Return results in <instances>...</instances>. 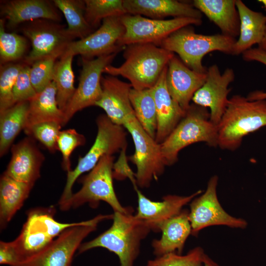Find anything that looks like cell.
<instances>
[{
  "instance_id": "1",
  "label": "cell",
  "mask_w": 266,
  "mask_h": 266,
  "mask_svg": "<svg viewBox=\"0 0 266 266\" xmlns=\"http://www.w3.org/2000/svg\"><path fill=\"white\" fill-rule=\"evenodd\" d=\"M174 55L152 43L130 44L124 49V62L119 66H107L103 73L127 79L134 89H150Z\"/></svg>"
},
{
  "instance_id": "2",
  "label": "cell",
  "mask_w": 266,
  "mask_h": 266,
  "mask_svg": "<svg viewBox=\"0 0 266 266\" xmlns=\"http://www.w3.org/2000/svg\"><path fill=\"white\" fill-rule=\"evenodd\" d=\"M132 211L114 212L110 228L94 239L82 243L78 253L96 247L104 248L118 256L120 266H133L141 241L151 229L143 220L133 215Z\"/></svg>"
},
{
  "instance_id": "3",
  "label": "cell",
  "mask_w": 266,
  "mask_h": 266,
  "mask_svg": "<svg viewBox=\"0 0 266 266\" xmlns=\"http://www.w3.org/2000/svg\"><path fill=\"white\" fill-rule=\"evenodd\" d=\"M266 126V100H249L241 95H234L229 99L217 125L218 146L235 150L244 137Z\"/></svg>"
},
{
  "instance_id": "4",
  "label": "cell",
  "mask_w": 266,
  "mask_h": 266,
  "mask_svg": "<svg viewBox=\"0 0 266 266\" xmlns=\"http://www.w3.org/2000/svg\"><path fill=\"white\" fill-rule=\"evenodd\" d=\"M236 41V38L222 33H198L192 26H188L175 31L157 46L176 53L191 69L206 73L207 68L202 63L203 57L214 51L233 55Z\"/></svg>"
},
{
  "instance_id": "5",
  "label": "cell",
  "mask_w": 266,
  "mask_h": 266,
  "mask_svg": "<svg viewBox=\"0 0 266 266\" xmlns=\"http://www.w3.org/2000/svg\"><path fill=\"white\" fill-rule=\"evenodd\" d=\"M199 142L211 147L218 146V127L210 121L207 108L193 103L175 129L160 144L166 166L174 164L183 148Z\"/></svg>"
},
{
  "instance_id": "6",
  "label": "cell",
  "mask_w": 266,
  "mask_h": 266,
  "mask_svg": "<svg viewBox=\"0 0 266 266\" xmlns=\"http://www.w3.org/2000/svg\"><path fill=\"white\" fill-rule=\"evenodd\" d=\"M96 123L98 131L93 144L83 157H79L75 168L67 172L66 181L58 202L60 209L71 198L72 186L82 174L91 170L103 156H113L127 148V134L123 126L113 123L105 114L99 115Z\"/></svg>"
},
{
  "instance_id": "7",
  "label": "cell",
  "mask_w": 266,
  "mask_h": 266,
  "mask_svg": "<svg viewBox=\"0 0 266 266\" xmlns=\"http://www.w3.org/2000/svg\"><path fill=\"white\" fill-rule=\"evenodd\" d=\"M54 206L30 210L21 232L14 240L9 242L18 263L39 252L67 228L77 223H62L54 218Z\"/></svg>"
},
{
  "instance_id": "8",
  "label": "cell",
  "mask_w": 266,
  "mask_h": 266,
  "mask_svg": "<svg viewBox=\"0 0 266 266\" xmlns=\"http://www.w3.org/2000/svg\"><path fill=\"white\" fill-rule=\"evenodd\" d=\"M113 217V214L99 215L67 228L39 252L15 266H71L74 254L83 239L96 230L101 221Z\"/></svg>"
},
{
  "instance_id": "9",
  "label": "cell",
  "mask_w": 266,
  "mask_h": 266,
  "mask_svg": "<svg viewBox=\"0 0 266 266\" xmlns=\"http://www.w3.org/2000/svg\"><path fill=\"white\" fill-rule=\"evenodd\" d=\"M114 157L103 156L89 173L83 177L81 189L71 196L62 208L66 211L88 203L93 208L98 206L100 201L109 204L114 212L127 213L132 208L123 207L116 195L113 183Z\"/></svg>"
},
{
  "instance_id": "10",
  "label": "cell",
  "mask_w": 266,
  "mask_h": 266,
  "mask_svg": "<svg viewBox=\"0 0 266 266\" xmlns=\"http://www.w3.org/2000/svg\"><path fill=\"white\" fill-rule=\"evenodd\" d=\"M123 127L131 134L134 142V152L128 159L136 167V185L148 187L153 180L158 179L166 166L161 144L143 129L135 115L128 119Z\"/></svg>"
},
{
  "instance_id": "11",
  "label": "cell",
  "mask_w": 266,
  "mask_h": 266,
  "mask_svg": "<svg viewBox=\"0 0 266 266\" xmlns=\"http://www.w3.org/2000/svg\"><path fill=\"white\" fill-rule=\"evenodd\" d=\"M21 31L31 43L32 48L22 61L29 66L47 57L59 58L67 45L74 40L68 34L66 26L46 19L25 23Z\"/></svg>"
},
{
  "instance_id": "12",
  "label": "cell",
  "mask_w": 266,
  "mask_h": 266,
  "mask_svg": "<svg viewBox=\"0 0 266 266\" xmlns=\"http://www.w3.org/2000/svg\"><path fill=\"white\" fill-rule=\"evenodd\" d=\"M125 32L117 42L125 47L136 43H152L157 45L178 29L188 26H200L202 19L188 17L158 20L139 15L127 14L121 17Z\"/></svg>"
},
{
  "instance_id": "13",
  "label": "cell",
  "mask_w": 266,
  "mask_h": 266,
  "mask_svg": "<svg viewBox=\"0 0 266 266\" xmlns=\"http://www.w3.org/2000/svg\"><path fill=\"white\" fill-rule=\"evenodd\" d=\"M118 53L102 55L95 58L81 57L82 68L79 83L64 111V126L77 112L95 106L102 94L101 80L104 68L111 65Z\"/></svg>"
},
{
  "instance_id": "14",
  "label": "cell",
  "mask_w": 266,
  "mask_h": 266,
  "mask_svg": "<svg viewBox=\"0 0 266 266\" xmlns=\"http://www.w3.org/2000/svg\"><path fill=\"white\" fill-rule=\"evenodd\" d=\"M218 177L212 176L204 193L194 198L190 203L189 218L191 234L198 235L200 231L211 226L223 225L232 228L245 229L247 222L229 214L222 207L217 194Z\"/></svg>"
},
{
  "instance_id": "15",
  "label": "cell",
  "mask_w": 266,
  "mask_h": 266,
  "mask_svg": "<svg viewBox=\"0 0 266 266\" xmlns=\"http://www.w3.org/2000/svg\"><path fill=\"white\" fill-rule=\"evenodd\" d=\"M121 17L112 16L103 19L100 27L91 34L71 42L62 55H79L81 57L93 59L124 50L125 47L117 44L125 32Z\"/></svg>"
},
{
  "instance_id": "16",
  "label": "cell",
  "mask_w": 266,
  "mask_h": 266,
  "mask_svg": "<svg viewBox=\"0 0 266 266\" xmlns=\"http://www.w3.org/2000/svg\"><path fill=\"white\" fill-rule=\"evenodd\" d=\"M235 77L234 70L227 68L223 73L217 65L207 68L206 79L203 85L195 93L193 103L210 109V120L218 125L227 107L228 95L231 91L229 85Z\"/></svg>"
},
{
  "instance_id": "17",
  "label": "cell",
  "mask_w": 266,
  "mask_h": 266,
  "mask_svg": "<svg viewBox=\"0 0 266 266\" xmlns=\"http://www.w3.org/2000/svg\"><path fill=\"white\" fill-rule=\"evenodd\" d=\"M11 157L3 174L34 185L40 176L45 157L35 139L29 136L11 146Z\"/></svg>"
},
{
  "instance_id": "18",
  "label": "cell",
  "mask_w": 266,
  "mask_h": 266,
  "mask_svg": "<svg viewBox=\"0 0 266 266\" xmlns=\"http://www.w3.org/2000/svg\"><path fill=\"white\" fill-rule=\"evenodd\" d=\"M101 84L102 94L95 106L102 108L113 123L123 126L135 115L130 99L131 84L110 75L102 76Z\"/></svg>"
},
{
  "instance_id": "19",
  "label": "cell",
  "mask_w": 266,
  "mask_h": 266,
  "mask_svg": "<svg viewBox=\"0 0 266 266\" xmlns=\"http://www.w3.org/2000/svg\"><path fill=\"white\" fill-rule=\"evenodd\" d=\"M206 73L194 71L174 55L167 65L166 83L172 98L185 111L188 109L195 93L203 85Z\"/></svg>"
},
{
  "instance_id": "20",
  "label": "cell",
  "mask_w": 266,
  "mask_h": 266,
  "mask_svg": "<svg viewBox=\"0 0 266 266\" xmlns=\"http://www.w3.org/2000/svg\"><path fill=\"white\" fill-rule=\"evenodd\" d=\"M0 15L5 21V27L13 29L25 23L46 19L59 23L60 10L53 1L47 0H10L2 1Z\"/></svg>"
},
{
  "instance_id": "21",
  "label": "cell",
  "mask_w": 266,
  "mask_h": 266,
  "mask_svg": "<svg viewBox=\"0 0 266 266\" xmlns=\"http://www.w3.org/2000/svg\"><path fill=\"white\" fill-rule=\"evenodd\" d=\"M138 198V207L136 217L143 220L151 230L159 232L160 226L170 218L179 214L182 207L200 195L199 190L188 196L167 195L161 201H154L147 198L134 187Z\"/></svg>"
},
{
  "instance_id": "22",
  "label": "cell",
  "mask_w": 266,
  "mask_h": 266,
  "mask_svg": "<svg viewBox=\"0 0 266 266\" xmlns=\"http://www.w3.org/2000/svg\"><path fill=\"white\" fill-rule=\"evenodd\" d=\"M167 70V66L151 88L157 117L155 140L160 144L168 136L186 113L169 93L166 83Z\"/></svg>"
},
{
  "instance_id": "23",
  "label": "cell",
  "mask_w": 266,
  "mask_h": 266,
  "mask_svg": "<svg viewBox=\"0 0 266 266\" xmlns=\"http://www.w3.org/2000/svg\"><path fill=\"white\" fill-rule=\"evenodd\" d=\"M127 14L164 20L166 17L202 19V13L192 2L176 0H123Z\"/></svg>"
},
{
  "instance_id": "24",
  "label": "cell",
  "mask_w": 266,
  "mask_h": 266,
  "mask_svg": "<svg viewBox=\"0 0 266 266\" xmlns=\"http://www.w3.org/2000/svg\"><path fill=\"white\" fill-rule=\"evenodd\" d=\"M193 5L221 30V33L236 38L240 33V18L236 0H194Z\"/></svg>"
},
{
  "instance_id": "25",
  "label": "cell",
  "mask_w": 266,
  "mask_h": 266,
  "mask_svg": "<svg viewBox=\"0 0 266 266\" xmlns=\"http://www.w3.org/2000/svg\"><path fill=\"white\" fill-rule=\"evenodd\" d=\"M189 212L182 210L160 226L159 231L162 232V237L160 239L154 240L152 243L154 253L157 257L176 251L181 254L192 232Z\"/></svg>"
},
{
  "instance_id": "26",
  "label": "cell",
  "mask_w": 266,
  "mask_h": 266,
  "mask_svg": "<svg viewBox=\"0 0 266 266\" xmlns=\"http://www.w3.org/2000/svg\"><path fill=\"white\" fill-rule=\"evenodd\" d=\"M240 18V33L234 45L233 55H239L262 41L266 27V16L249 8L241 0H236Z\"/></svg>"
},
{
  "instance_id": "27",
  "label": "cell",
  "mask_w": 266,
  "mask_h": 266,
  "mask_svg": "<svg viewBox=\"0 0 266 266\" xmlns=\"http://www.w3.org/2000/svg\"><path fill=\"white\" fill-rule=\"evenodd\" d=\"M46 122H55L64 126V114L57 104L54 81L29 100L27 120L24 131L35 124Z\"/></svg>"
},
{
  "instance_id": "28",
  "label": "cell",
  "mask_w": 266,
  "mask_h": 266,
  "mask_svg": "<svg viewBox=\"0 0 266 266\" xmlns=\"http://www.w3.org/2000/svg\"><path fill=\"white\" fill-rule=\"evenodd\" d=\"M33 185L3 174L0 179V226L4 229L28 198Z\"/></svg>"
},
{
  "instance_id": "29",
  "label": "cell",
  "mask_w": 266,
  "mask_h": 266,
  "mask_svg": "<svg viewBox=\"0 0 266 266\" xmlns=\"http://www.w3.org/2000/svg\"><path fill=\"white\" fill-rule=\"evenodd\" d=\"M28 107L29 101H22L0 113V157L7 153L16 136L24 130Z\"/></svg>"
},
{
  "instance_id": "30",
  "label": "cell",
  "mask_w": 266,
  "mask_h": 266,
  "mask_svg": "<svg viewBox=\"0 0 266 266\" xmlns=\"http://www.w3.org/2000/svg\"><path fill=\"white\" fill-rule=\"evenodd\" d=\"M56 7L63 13L67 24L66 31L74 39L85 38L95 30L85 17L84 0H54Z\"/></svg>"
},
{
  "instance_id": "31",
  "label": "cell",
  "mask_w": 266,
  "mask_h": 266,
  "mask_svg": "<svg viewBox=\"0 0 266 266\" xmlns=\"http://www.w3.org/2000/svg\"><path fill=\"white\" fill-rule=\"evenodd\" d=\"M130 99L137 120L143 129L155 139L157 117L152 89L138 90L132 88Z\"/></svg>"
},
{
  "instance_id": "32",
  "label": "cell",
  "mask_w": 266,
  "mask_h": 266,
  "mask_svg": "<svg viewBox=\"0 0 266 266\" xmlns=\"http://www.w3.org/2000/svg\"><path fill=\"white\" fill-rule=\"evenodd\" d=\"M73 57L70 55L61 56L56 61L54 68L53 81L56 87L57 102L63 112L76 90L72 67Z\"/></svg>"
},
{
  "instance_id": "33",
  "label": "cell",
  "mask_w": 266,
  "mask_h": 266,
  "mask_svg": "<svg viewBox=\"0 0 266 266\" xmlns=\"http://www.w3.org/2000/svg\"><path fill=\"white\" fill-rule=\"evenodd\" d=\"M85 17L95 31L103 19L112 16H123L127 14L123 0H84Z\"/></svg>"
},
{
  "instance_id": "34",
  "label": "cell",
  "mask_w": 266,
  "mask_h": 266,
  "mask_svg": "<svg viewBox=\"0 0 266 266\" xmlns=\"http://www.w3.org/2000/svg\"><path fill=\"white\" fill-rule=\"evenodd\" d=\"M5 21L0 19V65L24 59L28 47V39L24 35L5 31Z\"/></svg>"
},
{
  "instance_id": "35",
  "label": "cell",
  "mask_w": 266,
  "mask_h": 266,
  "mask_svg": "<svg viewBox=\"0 0 266 266\" xmlns=\"http://www.w3.org/2000/svg\"><path fill=\"white\" fill-rule=\"evenodd\" d=\"M24 64L22 62L0 65V113L15 104L13 90L17 76Z\"/></svg>"
},
{
  "instance_id": "36",
  "label": "cell",
  "mask_w": 266,
  "mask_h": 266,
  "mask_svg": "<svg viewBox=\"0 0 266 266\" xmlns=\"http://www.w3.org/2000/svg\"><path fill=\"white\" fill-rule=\"evenodd\" d=\"M205 255L203 250L197 247L186 255L169 253L148 261L147 266H202Z\"/></svg>"
},
{
  "instance_id": "37",
  "label": "cell",
  "mask_w": 266,
  "mask_h": 266,
  "mask_svg": "<svg viewBox=\"0 0 266 266\" xmlns=\"http://www.w3.org/2000/svg\"><path fill=\"white\" fill-rule=\"evenodd\" d=\"M62 126L55 122H46L35 124L24 131L27 136L39 141L51 153L58 149L57 140Z\"/></svg>"
},
{
  "instance_id": "38",
  "label": "cell",
  "mask_w": 266,
  "mask_h": 266,
  "mask_svg": "<svg viewBox=\"0 0 266 266\" xmlns=\"http://www.w3.org/2000/svg\"><path fill=\"white\" fill-rule=\"evenodd\" d=\"M57 59L56 57H47L35 61L30 66V79L37 93L53 81L54 68Z\"/></svg>"
},
{
  "instance_id": "39",
  "label": "cell",
  "mask_w": 266,
  "mask_h": 266,
  "mask_svg": "<svg viewBox=\"0 0 266 266\" xmlns=\"http://www.w3.org/2000/svg\"><path fill=\"white\" fill-rule=\"evenodd\" d=\"M86 143L84 135L74 129L61 131L57 140V146L62 155V166L67 172L71 170L70 157L74 149Z\"/></svg>"
},
{
  "instance_id": "40",
  "label": "cell",
  "mask_w": 266,
  "mask_h": 266,
  "mask_svg": "<svg viewBox=\"0 0 266 266\" xmlns=\"http://www.w3.org/2000/svg\"><path fill=\"white\" fill-rule=\"evenodd\" d=\"M30 69V66L25 64L17 76L13 90L15 104L29 101L37 94L31 82Z\"/></svg>"
},
{
  "instance_id": "41",
  "label": "cell",
  "mask_w": 266,
  "mask_h": 266,
  "mask_svg": "<svg viewBox=\"0 0 266 266\" xmlns=\"http://www.w3.org/2000/svg\"><path fill=\"white\" fill-rule=\"evenodd\" d=\"M243 60L246 62L256 61L266 66V51L259 47L251 48L242 54ZM246 98L249 100H266V92L255 91L247 95Z\"/></svg>"
},
{
  "instance_id": "42",
  "label": "cell",
  "mask_w": 266,
  "mask_h": 266,
  "mask_svg": "<svg viewBox=\"0 0 266 266\" xmlns=\"http://www.w3.org/2000/svg\"><path fill=\"white\" fill-rule=\"evenodd\" d=\"M126 150L120 152V157L118 161L114 164L113 168V178L118 180L124 179L129 177L133 183L134 187H136L134 173H133L127 163V158L126 156Z\"/></svg>"
},
{
  "instance_id": "43",
  "label": "cell",
  "mask_w": 266,
  "mask_h": 266,
  "mask_svg": "<svg viewBox=\"0 0 266 266\" xmlns=\"http://www.w3.org/2000/svg\"><path fill=\"white\" fill-rule=\"evenodd\" d=\"M19 261L9 242H0V264L15 266Z\"/></svg>"
},
{
  "instance_id": "44",
  "label": "cell",
  "mask_w": 266,
  "mask_h": 266,
  "mask_svg": "<svg viewBox=\"0 0 266 266\" xmlns=\"http://www.w3.org/2000/svg\"><path fill=\"white\" fill-rule=\"evenodd\" d=\"M203 264L204 266H219V265L205 254Z\"/></svg>"
},
{
  "instance_id": "45",
  "label": "cell",
  "mask_w": 266,
  "mask_h": 266,
  "mask_svg": "<svg viewBox=\"0 0 266 266\" xmlns=\"http://www.w3.org/2000/svg\"><path fill=\"white\" fill-rule=\"evenodd\" d=\"M258 47L266 51V27L263 38L261 43L258 45Z\"/></svg>"
},
{
  "instance_id": "46",
  "label": "cell",
  "mask_w": 266,
  "mask_h": 266,
  "mask_svg": "<svg viewBox=\"0 0 266 266\" xmlns=\"http://www.w3.org/2000/svg\"><path fill=\"white\" fill-rule=\"evenodd\" d=\"M260 3H262L266 9V0H258Z\"/></svg>"
}]
</instances>
